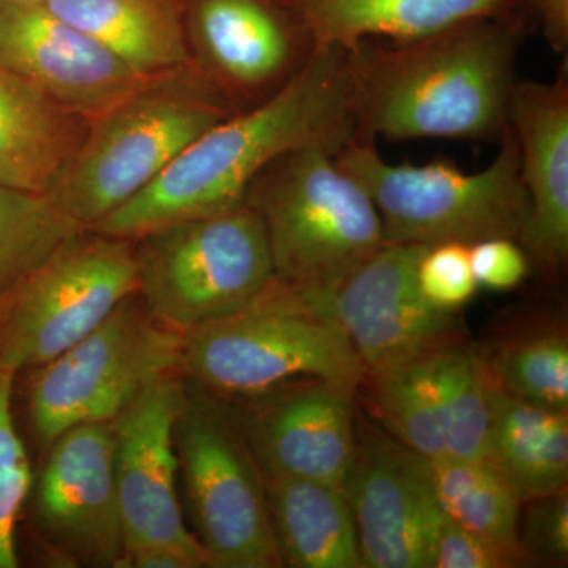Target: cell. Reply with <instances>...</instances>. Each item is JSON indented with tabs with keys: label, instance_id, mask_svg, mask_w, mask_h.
Here are the masks:
<instances>
[{
	"label": "cell",
	"instance_id": "cell-1",
	"mask_svg": "<svg viewBox=\"0 0 568 568\" xmlns=\"http://www.w3.org/2000/svg\"><path fill=\"white\" fill-rule=\"evenodd\" d=\"M525 32V14L510 13L346 50L355 141H499Z\"/></svg>",
	"mask_w": 568,
	"mask_h": 568
},
{
	"label": "cell",
	"instance_id": "cell-2",
	"mask_svg": "<svg viewBox=\"0 0 568 568\" xmlns=\"http://www.w3.org/2000/svg\"><path fill=\"white\" fill-rule=\"evenodd\" d=\"M353 141L346 50L316 47L282 91L205 130L151 185L91 230L138 241L171 224L230 211L245 203L254 179L284 153L317 145L336 155Z\"/></svg>",
	"mask_w": 568,
	"mask_h": 568
},
{
	"label": "cell",
	"instance_id": "cell-3",
	"mask_svg": "<svg viewBox=\"0 0 568 568\" xmlns=\"http://www.w3.org/2000/svg\"><path fill=\"white\" fill-rule=\"evenodd\" d=\"M179 373L246 399L306 383L358 390L365 368L323 302L275 283L241 312L182 335Z\"/></svg>",
	"mask_w": 568,
	"mask_h": 568
},
{
	"label": "cell",
	"instance_id": "cell-4",
	"mask_svg": "<svg viewBox=\"0 0 568 568\" xmlns=\"http://www.w3.org/2000/svg\"><path fill=\"white\" fill-rule=\"evenodd\" d=\"M234 114L192 67L164 74L93 119L48 196L81 226L151 185L193 140Z\"/></svg>",
	"mask_w": 568,
	"mask_h": 568
},
{
	"label": "cell",
	"instance_id": "cell-5",
	"mask_svg": "<svg viewBox=\"0 0 568 568\" xmlns=\"http://www.w3.org/2000/svg\"><path fill=\"white\" fill-rule=\"evenodd\" d=\"M263 219L276 283L327 298L384 241L369 194L317 145L284 153L245 194Z\"/></svg>",
	"mask_w": 568,
	"mask_h": 568
},
{
	"label": "cell",
	"instance_id": "cell-6",
	"mask_svg": "<svg viewBox=\"0 0 568 568\" xmlns=\"http://www.w3.org/2000/svg\"><path fill=\"white\" fill-rule=\"evenodd\" d=\"M495 159L477 173L448 162L394 164L373 141H353L335 162L372 197L386 244L473 245L515 239L529 219L528 193L519 175L517 138L507 126Z\"/></svg>",
	"mask_w": 568,
	"mask_h": 568
},
{
	"label": "cell",
	"instance_id": "cell-7",
	"mask_svg": "<svg viewBox=\"0 0 568 568\" xmlns=\"http://www.w3.org/2000/svg\"><path fill=\"white\" fill-rule=\"evenodd\" d=\"M134 242L138 295L181 334L241 312L275 283L263 219L246 201Z\"/></svg>",
	"mask_w": 568,
	"mask_h": 568
},
{
	"label": "cell",
	"instance_id": "cell-8",
	"mask_svg": "<svg viewBox=\"0 0 568 568\" xmlns=\"http://www.w3.org/2000/svg\"><path fill=\"white\" fill-rule=\"evenodd\" d=\"M175 448L205 567H283L263 470L231 407L185 384Z\"/></svg>",
	"mask_w": 568,
	"mask_h": 568
},
{
	"label": "cell",
	"instance_id": "cell-9",
	"mask_svg": "<svg viewBox=\"0 0 568 568\" xmlns=\"http://www.w3.org/2000/svg\"><path fill=\"white\" fill-rule=\"evenodd\" d=\"M182 335L138 293L123 301L77 345L31 369L33 435L48 447L74 426L114 420L145 387L179 373Z\"/></svg>",
	"mask_w": 568,
	"mask_h": 568
},
{
	"label": "cell",
	"instance_id": "cell-10",
	"mask_svg": "<svg viewBox=\"0 0 568 568\" xmlns=\"http://www.w3.org/2000/svg\"><path fill=\"white\" fill-rule=\"evenodd\" d=\"M136 293L134 241L80 231L0 297V372L48 364Z\"/></svg>",
	"mask_w": 568,
	"mask_h": 568
},
{
	"label": "cell",
	"instance_id": "cell-11",
	"mask_svg": "<svg viewBox=\"0 0 568 568\" xmlns=\"http://www.w3.org/2000/svg\"><path fill=\"white\" fill-rule=\"evenodd\" d=\"M342 489L365 568H433L444 515L432 462L388 435L361 409Z\"/></svg>",
	"mask_w": 568,
	"mask_h": 568
},
{
	"label": "cell",
	"instance_id": "cell-12",
	"mask_svg": "<svg viewBox=\"0 0 568 568\" xmlns=\"http://www.w3.org/2000/svg\"><path fill=\"white\" fill-rule=\"evenodd\" d=\"M31 496L37 528L55 555L77 566L119 568L125 536L111 422L74 426L52 440Z\"/></svg>",
	"mask_w": 568,
	"mask_h": 568
},
{
	"label": "cell",
	"instance_id": "cell-13",
	"mask_svg": "<svg viewBox=\"0 0 568 568\" xmlns=\"http://www.w3.org/2000/svg\"><path fill=\"white\" fill-rule=\"evenodd\" d=\"M183 390L185 383L179 373L164 376L145 387L111 422L112 470L125 551L151 545H178L204 555L200 541L183 521L175 488L181 473L175 422Z\"/></svg>",
	"mask_w": 568,
	"mask_h": 568
},
{
	"label": "cell",
	"instance_id": "cell-14",
	"mask_svg": "<svg viewBox=\"0 0 568 568\" xmlns=\"http://www.w3.org/2000/svg\"><path fill=\"white\" fill-rule=\"evenodd\" d=\"M426 246L384 244L323 298L366 373L459 338L455 313L429 304L417 282Z\"/></svg>",
	"mask_w": 568,
	"mask_h": 568
},
{
	"label": "cell",
	"instance_id": "cell-15",
	"mask_svg": "<svg viewBox=\"0 0 568 568\" xmlns=\"http://www.w3.org/2000/svg\"><path fill=\"white\" fill-rule=\"evenodd\" d=\"M0 63L89 122L159 78L134 70L41 2L0 0Z\"/></svg>",
	"mask_w": 568,
	"mask_h": 568
},
{
	"label": "cell",
	"instance_id": "cell-16",
	"mask_svg": "<svg viewBox=\"0 0 568 568\" xmlns=\"http://www.w3.org/2000/svg\"><path fill=\"white\" fill-rule=\"evenodd\" d=\"M192 31L227 106V99L248 100L250 108L271 99L316 50L304 24L275 0H194Z\"/></svg>",
	"mask_w": 568,
	"mask_h": 568
},
{
	"label": "cell",
	"instance_id": "cell-17",
	"mask_svg": "<svg viewBox=\"0 0 568 568\" xmlns=\"http://www.w3.org/2000/svg\"><path fill=\"white\" fill-rule=\"evenodd\" d=\"M246 403L245 413L233 414L264 476L343 488L354 454L355 388L306 383Z\"/></svg>",
	"mask_w": 568,
	"mask_h": 568
},
{
	"label": "cell",
	"instance_id": "cell-18",
	"mask_svg": "<svg viewBox=\"0 0 568 568\" xmlns=\"http://www.w3.org/2000/svg\"><path fill=\"white\" fill-rule=\"evenodd\" d=\"M530 211L518 244L530 265L559 275L568 260V69L552 81L518 80L508 106Z\"/></svg>",
	"mask_w": 568,
	"mask_h": 568
},
{
	"label": "cell",
	"instance_id": "cell-19",
	"mask_svg": "<svg viewBox=\"0 0 568 568\" xmlns=\"http://www.w3.org/2000/svg\"><path fill=\"white\" fill-rule=\"evenodd\" d=\"M315 47L420 39L473 18L523 13L515 0H280ZM525 14V13H523Z\"/></svg>",
	"mask_w": 568,
	"mask_h": 568
},
{
	"label": "cell",
	"instance_id": "cell-20",
	"mask_svg": "<svg viewBox=\"0 0 568 568\" xmlns=\"http://www.w3.org/2000/svg\"><path fill=\"white\" fill-rule=\"evenodd\" d=\"M77 115L0 63V183L48 193L77 151Z\"/></svg>",
	"mask_w": 568,
	"mask_h": 568
},
{
	"label": "cell",
	"instance_id": "cell-21",
	"mask_svg": "<svg viewBox=\"0 0 568 568\" xmlns=\"http://www.w3.org/2000/svg\"><path fill=\"white\" fill-rule=\"evenodd\" d=\"M55 17L99 40L148 77L192 67L178 0H43Z\"/></svg>",
	"mask_w": 568,
	"mask_h": 568
},
{
	"label": "cell",
	"instance_id": "cell-22",
	"mask_svg": "<svg viewBox=\"0 0 568 568\" xmlns=\"http://www.w3.org/2000/svg\"><path fill=\"white\" fill-rule=\"evenodd\" d=\"M264 487L283 567L365 568L342 488L283 476H264Z\"/></svg>",
	"mask_w": 568,
	"mask_h": 568
},
{
	"label": "cell",
	"instance_id": "cell-23",
	"mask_svg": "<svg viewBox=\"0 0 568 568\" xmlns=\"http://www.w3.org/2000/svg\"><path fill=\"white\" fill-rule=\"evenodd\" d=\"M487 462L521 504L567 489L568 413L530 405L495 387Z\"/></svg>",
	"mask_w": 568,
	"mask_h": 568
},
{
	"label": "cell",
	"instance_id": "cell-24",
	"mask_svg": "<svg viewBox=\"0 0 568 568\" xmlns=\"http://www.w3.org/2000/svg\"><path fill=\"white\" fill-rule=\"evenodd\" d=\"M437 349L366 373L357 390L376 424L428 459L446 455L437 410Z\"/></svg>",
	"mask_w": 568,
	"mask_h": 568
},
{
	"label": "cell",
	"instance_id": "cell-25",
	"mask_svg": "<svg viewBox=\"0 0 568 568\" xmlns=\"http://www.w3.org/2000/svg\"><path fill=\"white\" fill-rule=\"evenodd\" d=\"M435 381L446 455L487 462L495 384L480 353L462 338L439 347Z\"/></svg>",
	"mask_w": 568,
	"mask_h": 568
},
{
	"label": "cell",
	"instance_id": "cell-26",
	"mask_svg": "<svg viewBox=\"0 0 568 568\" xmlns=\"http://www.w3.org/2000/svg\"><path fill=\"white\" fill-rule=\"evenodd\" d=\"M432 462L433 484L444 518L507 547H519L521 503L485 459L444 455Z\"/></svg>",
	"mask_w": 568,
	"mask_h": 568
},
{
	"label": "cell",
	"instance_id": "cell-27",
	"mask_svg": "<svg viewBox=\"0 0 568 568\" xmlns=\"http://www.w3.org/2000/svg\"><path fill=\"white\" fill-rule=\"evenodd\" d=\"M480 357L504 394L568 413V336L562 324L521 328Z\"/></svg>",
	"mask_w": 568,
	"mask_h": 568
},
{
	"label": "cell",
	"instance_id": "cell-28",
	"mask_svg": "<svg viewBox=\"0 0 568 568\" xmlns=\"http://www.w3.org/2000/svg\"><path fill=\"white\" fill-rule=\"evenodd\" d=\"M82 230L47 193L0 183V297Z\"/></svg>",
	"mask_w": 568,
	"mask_h": 568
},
{
	"label": "cell",
	"instance_id": "cell-29",
	"mask_svg": "<svg viewBox=\"0 0 568 568\" xmlns=\"http://www.w3.org/2000/svg\"><path fill=\"white\" fill-rule=\"evenodd\" d=\"M17 376L0 372V568L20 567L18 526L31 499V459L18 433L13 413Z\"/></svg>",
	"mask_w": 568,
	"mask_h": 568
},
{
	"label": "cell",
	"instance_id": "cell-30",
	"mask_svg": "<svg viewBox=\"0 0 568 568\" xmlns=\"http://www.w3.org/2000/svg\"><path fill=\"white\" fill-rule=\"evenodd\" d=\"M417 282L429 304L443 312H458L478 290L469 245L447 242L426 246L418 260Z\"/></svg>",
	"mask_w": 568,
	"mask_h": 568
},
{
	"label": "cell",
	"instance_id": "cell-31",
	"mask_svg": "<svg viewBox=\"0 0 568 568\" xmlns=\"http://www.w3.org/2000/svg\"><path fill=\"white\" fill-rule=\"evenodd\" d=\"M518 541L530 566H567L568 488L521 504Z\"/></svg>",
	"mask_w": 568,
	"mask_h": 568
},
{
	"label": "cell",
	"instance_id": "cell-32",
	"mask_svg": "<svg viewBox=\"0 0 568 568\" xmlns=\"http://www.w3.org/2000/svg\"><path fill=\"white\" fill-rule=\"evenodd\" d=\"M521 548L507 547L459 528L444 518L437 534L433 568H515L529 567Z\"/></svg>",
	"mask_w": 568,
	"mask_h": 568
},
{
	"label": "cell",
	"instance_id": "cell-33",
	"mask_svg": "<svg viewBox=\"0 0 568 568\" xmlns=\"http://www.w3.org/2000/svg\"><path fill=\"white\" fill-rule=\"evenodd\" d=\"M470 267L478 287L510 291L529 274L528 254L515 239L493 237L469 245Z\"/></svg>",
	"mask_w": 568,
	"mask_h": 568
},
{
	"label": "cell",
	"instance_id": "cell-34",
	"mask_svg": "<svg viewBox=\"0 0 568 568\" xmlns=\"http://www.w3.org/2000/svg\"><path fill=\"white\" fill-rule=\"evenodd\" d=\"M518 9L532 14L545 40L556 54L567 58L568 0H515Z\"/></svg>",
	"mask_w": 568,
	"mask_h": 568
},
{
	"label": "cell",
	"instance_id": "cell-35",
	"mask_svg": "<svg viewBox=\"0 0 568 568\" xmlns=\"http://www.w3.org/2000/svg\"><path fill=\"white\" fill-rule=\"evenodd\" d=\"M204 555L178 545H151L125 551L119 568H201Z\"/></svg>",
	"mask_w": 568,
	"mask_h": 568
},
{
	"label": "cell",
	"instance_id": "cell-36",
	"mask_svg": "<svg viewBox=\"0 0 568 568\" xmlns=\"http://www.w3.org/2000/svg\"><path fill=\"white\" fill-rule=\"evenodd\" d=\"M13 2H43V0H13Z\"/></svg>",
	"mask_w": 568,
	"mask_h": 568
}]
</instances>
